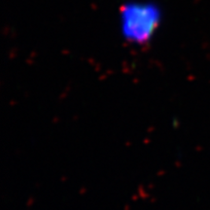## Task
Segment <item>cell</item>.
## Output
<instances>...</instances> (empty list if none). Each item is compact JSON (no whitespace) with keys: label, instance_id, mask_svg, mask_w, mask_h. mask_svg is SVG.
Wrapping results in <instances>:
<instances>
[{"label":"cell","instance_id":"1","mask_svg":"<svg viewBox=\"0 0 210 210\" xmlns=\"http://www.w3.org/2000/svg\"><path fill=\"white\" fill-rule=\"evenodd\" d=\"M126 30L132 37L141 39L147 36L155 26V16L146 8L135 7L125 14Z\"/></svg>","mask_w":210,"mask_h":210}]
</instances>
